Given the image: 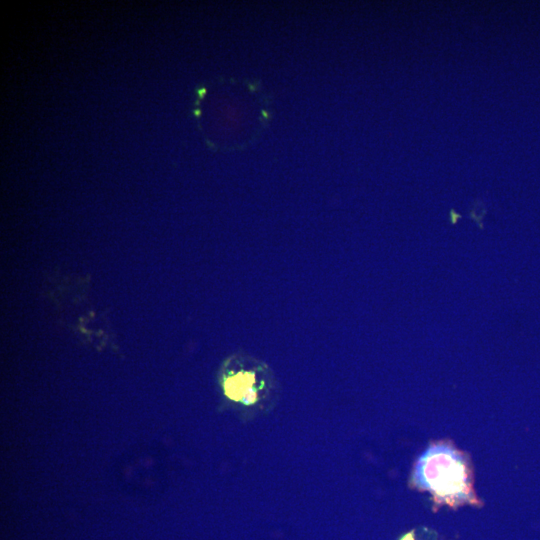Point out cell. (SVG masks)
Masks as SVG:
<instances>
[{
  "instance_id": "3",
  "label": "cell",
  "mask_w": 540,
  "mask_h": 540,
  "mask_svg": "<svg viewBox=\"0 0 540 540\" xmlns=\"http://www.w3.org/2000/svg\"><path fill=\"white\" fill-rule=\"evenodd\" d=\"M399 540H415V531L411 530L405 533Z\"/></svg>"
},
{
  "instance_id": "1",
  "label": "cell",
  "mask_w": 540,
  "mask_h": 540,
  "mask_svg": "<svg viewBox=\"0 0 540 540\" xmlns=\"http://www.w3.org/2000/svg\"><path fill=\"white\" fill-rule=\"evenodd\" d=\"M411 485L431 493L434 511L443 505L452 509L481 505L473 487L469 457L449 441L433 442L420 455L413 467Z\"/></svg>"
},
{
  "instance_id": "2",
  "label": "cell",
  "mask_w": 540,
  "mask_h": 540,
  "mask_svg": "<svg viewBox=\"0 0 540 540\" xmlns=\"http://www.w3.org/2000/svg\"><path fill=\"white\" fill-rule=\"evenodd\" d=\"M254 383V373L241 371L225 380L224 390L230 399L251 405L257 399Z\"/></svg>"
}]
</instances>
